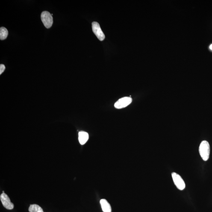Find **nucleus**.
<instances>
[{
    "mask_svg": "<svg viewBox=\"0 0 212 212\" xmlns=\"http://www.w3.org/2000/svg\"><path fill=\"white\" fill-rule=\"evenodd\" d=\"M199 151L201 158L204 161L208 160L210 157V148L209 143L207 141H203L200 144Z\"/></svg>",
    "mask_w": 212,
    "mask_h": 212,
    "instance_id": "obj_1",
    "label": "nucleus"
},
{
    "mask_svg": "<svg viewBox=\"0 0 212 212\" xmlns=\"http://www.w3.org/2000/svg\"><path fill=\"white\" fill-rule=\"evenodd\" d=\"M41 17L45 27L47 28H51L53 23L52 15L48 11H44L41 14Z\"/></svg>",
    "mask_w": 212,
    "mask_h": 212,
    "instance_id": "obj_2",
    "label": "nucleus"
},
{
    "mask_svg": "<svg viewBox=\"0 0 212 212\" xmlns=\"http://www.w3.org/2000/svg\"><path fill=\"white\" fill-rule=\"evenodd\" d=\"M172 177L174 184L176 186L177 188L180 190H183L185 188V183L184 180L180 175L176 172H172Z\"/></svg>",
    "mask_w": 212,
    "mask_h": 212,
    "instance_id": "obj_3",
    "label": "nucleus"
},
{
    "mask_svg": "<svg viewBox=\"0 0 212 212\" xmlns=\"http://www.w3.org/2000/svg\"><path fill=\"white\" fill-rule=\"evenodd\" d=\"M132 102V98L128 97H125L119 99L114 104V107L118 109L125 108Z\"/></svg>",
    "mask_w": 212,
    "mask_h": 212,
    "instance_id": "obj_4",
    "label": "nucleus"
},
{
    "mask_svg": "<svg viewBox=\"0 0 212 212\" xmlns=\"http://www.w3.org/2000/svg\"><path fill=\"white\" fill-rule=\"evenodd\" d=\"M92 28L94 34L99 40L101 41H104L105 38V36L101 30L99 24L96 22H92Z\"/></svg>",
    "mask_w": 212,
    "mask_h": 212,
    "instance_id": "obj_5",
    "label": "nucleus"
},
{
    "mask_svg": "<svg viewBox=\"0 0 212 212\" xmlns=\"http://www.w3.org/2000/svg\"><path fill=\"white\" fill-rule=\"evenodd\" d=\"M0 199L3 206L7 210H12L14 208V205L11 201L8 196L5 193L1 194Z\"/></svg>",
    "mask_w": 212,
    "mask_h": 212,
    "instance_id": "obj_6",
    "label": "nucleus"
},
{
    "mask_svg": "<svg viewBox=\"0 0 212 212\" xmlns=\"http://www.w3.org/2000/svg\"><path fill=\"white\" fill-rule=\"evenodd\" d=\"M100 203L101 208H102L103 212H111V206L107 200L104 199H101Z\"/></svg>",
    "mask_w": 212,
    "mask_h": 212,
    "instance_id": "obj_7",
    "label": "nucleus"
},
{
    "mask_svg": "<svg viewBox=\"0 0 212 212\" xmlns=\"http://www.w3.org/2000/svg\"><path fill=\"white\" fill-rule=\"evenodd\" d=\"M89 138L88 134L84 131L79 133V141L81 145H84L87 142Z\"/></svg>",
    "mask_w": 212,
    "mask_h": 212,
    "instance_id": "obj_8",
    "label": "nucleus"
},
{
    "mask_svg": "<svg viewBox=\"0 0 212 212\" xmlns=\"http://www.w3.org/2000/svg\"><path fill=\"white\" fill-rule=\"evenodd\" d=\"M8 34V31L5 27H2L0 28V39L1 40L7 39Z\"/></svg>",
    "mask_w": 212,
    "mask_h": 212,
    "instance_id": "obj_9",
    "label": "nucleus"
},
{
    "mask_svg": "<svg viewBox=\"0 0 212 212\" xmlns=\"http://www.w3.org/2000/svg\"><path fill=\"white\" fill-rule=\"evenodd\" d=\"M28 210L30 212H44L41 207L36 204L30 205Z\"/></svg>",
    "mask_w": 212,
    "mask_h": 212,
    "instance_id": "obj_10",
    "label": "nucleus"
},
{
    "mask_svg": "<svg viewBox=\"0 0 212 212\" xmlns=\"http://www.w3.org/2000/svg\"><path fill=\"white\" fill-rule=\"evenodd\" d=\"M5 69V66L3 64L0 65V74H2Z\"/></svg>",
    "mask_w": 212,
    "mask_h": 212,
    "instance_id": "obj_11",
    "label": "nucleus"
},
{
    "mask_svg": "<svg viewBox=\"0 0 212 212\" xmlns=\"http://www.w3.org/2000/svg\"><path fill=\"white\" fill-rule=\"evenodd\" d=\"M210 49L212 50V45H210Z\"/></svg>",
    "mask_w": 212,
    "mask_h": 212,
    "instance_id": "obj_12",
    "label": "nucleus"
},
{
    "mask_svg": "<svg viewBox=\"0 0 212 212\" xmlns=\"http://www.w3.org/2000/svg\"><path fill=\"white\" fill-rule=\"evenodd\" d=\"M2 193H4V191H3Z\"/></svg>",
    "mask_w": 212,
    "mask_h": 212,
    "instance_id": "obj_13",
    "label": "nucleus"
}]
</instances>
